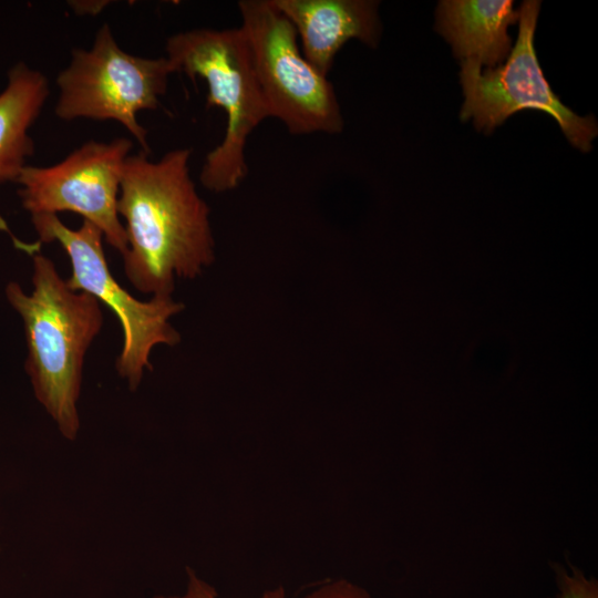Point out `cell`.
<instances>
[{
  "instance_id": "6da1fadb",
  "label": "cell",
  "mask_w": 598,
  "mask_h": 598,
  "mask_svg": "<svg viewBox=\"0 0 598 598\" xmlns=\"http://www.w3.org/2000/svg\"><path fill=\"white\" fill-rule=\"evenodd\" d=\"M190 148L151 161L140 151L123 166L117 213L124 219V274L140 292L173 296L215 260L209 207L189 173Z\"/></svg>"
},
{
  "instance_id": "7a4b0ae2",
  "label": "cell",
  "mask_w": 598,
  "mask_h": 598,
  "mask_svg": "<svg viewBox=\"0 0 598 598\" xmlns=\"http://www.w3.org/2000/svg\"><path fill=\"white\" fill-rule=\"evenodd\" d=\"M32 291L11 281L6 296L20 316L28 348L25 371L38 402L66 440L78 437L83 367L100 334L101 303L72 290L54 262L41 252L32 257Z\"/></svg>"
},
{
  "instance_id": "3957f363",
  "label": "cell",
  "mask_w": 598,
  "mask_h": 598,
  "mask_svg": "<svg viewBox=\"0 0 598 598\" xmlns=\"http://www.w3.org/2000/svg\"><path fill=\"white\" fill-rule=\"evenodd\" d=\"M166 58L174 73H184L208 87L206 106L226 114L221 142L205 157L202 185L213 193L230 192L248 174L246 145L249 135L270 117L241 28L193 29L166 40Z\"/></svg>"
},
{
  "instance_id": "277c9868",
  "label": "cell",
  "mask_w": 598,
  "mask_h": 598,
  "mask_svg": "<svg viewBox=\"0 0 598 598\" xmlns=\"http://www.w3.org/2000/svg\"><path fill=\"white\" fill-rule=\"evenodd\" d=\"M41 243H58L71 264L65 279L74 291L87 292L117 317L123 344L116 359V371L130 390H137L145 371L152 369L151 353L158 346L174 347L181 341L172 318L184 305L173 296H153L138 300L123 288L110 271L103 249V234L83 220L76 229L68 227L58 215L31 216Z\"/></svg>"
},
{
  "instance_id": "5b68a950",
  "label": "cell",
  "mask_w": 598,
  "mask_h": 598,
  "mask_svg": "<svg viewBox=\"0 0 598 598\" xmlns=\"http://www.w3.org/2000/svg\"><path fill=\"white\" fill-rule=\"evenodd\" d=\"M173 73L166 56L125 52L104 23L91 48L73 49L69 65L56 76L54 113L63 121H114L137 141L142 152L150 154L147 130L137 114L159 107Z\"/></svg>"
},
{
  "instance_id": "8992f818",
  "label": "cell",
  "mask_w": 598,
  "mask_h": 598,
  "mask_svg": "<svg viewBox=\"0 0 598 598\" xmlns=\"http://www.w3.org/2000/svg\"><path fill=\"white\" fill-rule=\"evenodd\" d=\"M237 6L270 117L293 135L340 133L343 117L334 87L303 56L291 22L270 0Z\"/></svg>"
},
{
  "instance_id": "52a82bcc",
  "label": "cell",
  "mask_w": 598,
  "mask_h": 598,
  "mask_svg": "<svg viewBox=\"0 0 598 598\" xmlns=\"http://www.w3.org/2000/svg\"><path fill=\"white\" fill-rule=\"evenodd\" d=\"M540 2L527 0L518 11V37L504 64L487 68L463 60L460 73L465 101L461 118L473 120L477 130L491 133L508 116L522 110L551 115L568 141L582 152L597 136L592 116H579L565 106L550 89L538 63L534 35Z\"/></svg>"
},
{
  "instance_id": "ba28073f",
  "label": "cell",
  "mask_w": 598,
  "mask_h": 598,
  "mask_svg": "<svg viewBox=\"0 0 598 598\" xmlns=\"http://www.w3.org/2000/svg\"><path fill=\"white\" fill-rule=\"evenodd\" d=\"M132 148L133 142L126 137L89 141L54 165H27L17 179L23 208L30 216L79 214L123 255L126 235L120 221L117 199L123 166Z\"/></svg>"
},
{
  "instance_id": "9c48e42d",
  "label": "cell",
  "mask_w": 598,
  "mask_h": 598,
  "mask_svg": "<svg viewBox=\"0 0 598 598\" xmlns=\"http://www.w3.org/2000/svg\"><path fill=\"white\" fill-rule=\"evenodd\" d=\"M293 25L303 56L324 76L352 39L375 47L381 32L371 0H270Z\"/></svg>"
},
{
  "instance_id": "30bf717a",
  "label": "cell",
  "mask_w": 598,
  "mask_h": 598,
  "mask_svg": "<svg viewBox=\"0 0 598 598\" xmlns=\"http://www.w3.org/2000/svg\"><path fill=\"white\" fill-rule=\"evenodd\" d=\"M517 21L511 0H445L437 7L436 28L456 58L494 68L508 56L507 29Z\"/></svg>"
},
{
  "instance_id": "8fae6325",
  "label": "cell",
  "mask_w": 598,
  "mask_h": 598,
  "mask_svg": "<svg viewBox=\"0 0 598 598\" xmlns=\"http://www.w3.org/2000/svg\"><path fill=\"white\" fill-rule=\"evenodd\" d=\"M49 94V82L42 72L22 62L11 68L7 86L0 93V185L17 182L33 155L29 131Z\"/></svg>"
},
{
  "instance_id": "7c38bea8",
  "label": "cell",
  "mask_w": 598,
  "mask_h": 598,
  "mask_svg": "<svg viewBox=\"0 0 598 598\" xmlns=\"http://www.w3.org/2000/svg\"><path fill=\"white\" fill-rule=\"evenodd\" d=\"M260 598H288L282 586L266 590ZM301 598H372L362 587L347 580H330Z\"/></svg>"
},
{
  "instance_id": "4fadbf2b",
  "label": "cell",
  "mask_w": 598,
  "mask_h": 598,
  "mask_svg": "<svg viewBox=\"0 0 598 598\" xmlns=\"http://www.w3.org/2000/svg\"><path fill=\"white\" fill-rule=\"evenodd\" d=\"M558 594L556 598H598V585L577 569L557 573Z\"/></svg>"
},
{
  "instance_id": "5bb4252c",
  "label": "cell",
  "mask_w": 598,
  "mask_h": 598,
  "mask_svg": "<svg viewBox=\"0 0 598 598\" xmlns=\"http://www.w3.org/2000/svg\"><path fill=\"white\" fill-rule=\"evenodd\" d=\"M154 598H217L216 589L197 574L187 568V585L182 595L156 596Z\"/></svg>"
},
{
  "instance_id": "9a60e30c",
  "label": "cell",
  "mask_w": 598,
  "mask_h": 598,
  "mask_svg": "<svg viewBox=\"0 0 598 598\" xmlns=\"http://www.w3.org/2000/svg\"><path fill=\"white\" fill-rule=\"evenodd\" d=\"M74 4H70L74 11L76 10V12L79 13H82L86 8H91L92 6L91 4H87V2H82L84 4H80L79 2H73ZM103 2H94L93 3V9L90 10V13L94 14L95 12H99L100 10H102L103 8Z\"/></svg>"
}]
</instances>
